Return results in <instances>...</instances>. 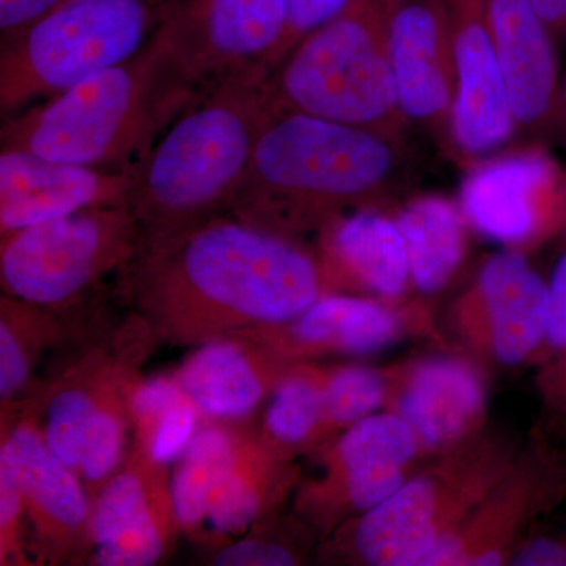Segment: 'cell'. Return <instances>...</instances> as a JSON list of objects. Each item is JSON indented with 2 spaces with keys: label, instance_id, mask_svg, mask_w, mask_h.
I'll list each match as a JSON object with an SVG mask.
<instances>
[{
  "label": "cell",
  "instance_id": "6da1fadb",
  "mask_svg": "<svg viewBox=\"0 0 566 566\" xmlns=\"http://www.w3.org/2000/svg\"><path fill=\"white\" fill-rule=\"evenodd\" d=\"M123 281L156 333L197 345L279 329L326 293L316 252L230 212L142 232Z\"/></svg>",
  "mask_w": 566,
  "mask_h": 566
},
{
  "label": "cell",
  "instance_id": "7a4b0ae2",
  "mask_svg": "<svg viewBox=\"0 0 566 566\" xmlns=\"http://www.w3.org/2000/svg\"><path fill=\"white\" fill-rule=\"evenodd\" d=\"M405 167L398 137L275 107L229 212L301 243L348 212L381 208Z\"/></svg>",
  "mask_w": 566,
  "mask_h": 566
},
{
  "label": "cell",
  "instance_id": "3957f363",
  "mask_svg": "<svg viewBox=\"0 0 566 566\" xmlns=\"http://www.w3.org/2000/svg\"><path fill=\"white\" fill-rule=\"evenodd\" d=\"M202 87L163 25L129 61L3 118L0 150L137 177Z\"/></svg>",
  "mask_w": 566,
  "mask_h": 566
},
{
  "label": "cell",
  "instance_id": "277c9868",
  "mask_svg": "<svg viewBox=\"0 0 566 566\" xmlns=\"http://www.w3.org/2000/svg\"><path fill=\"white\" fill-rule=\"evenodd\" d=\"M270 70L203 84L136 177L129 207L142 232H167L229 212L275 112Z\"/></svg>",
  "mask_w": 566,
  "mask_h": 566
},
{
  "label": "cell",
  "instance_id": "5b68a950",
  "mask_svg": "<svg viewBox=\"0 0 566 566\" xmlns=\"http://www.w3.org/2000/svg\"><path fill=\"white\" fill-rule=\"evenodd\" d=\"M520 441L488 427L428 461L382 504L319 543V560L357 566H422L515 463Z\"/></svg>",
  "mask_w": 566,
  "mask_h": 566
},
{
  "label": "cell",
  "instance_id": "8992f818",
  "mask_svg": "<svg viewBox=\"0 0 566 566\" xmlns=\"http://www.w3.org/2000/svg\"><path fill=\"white\" fill-rule=\"evenodd\" d=\"M398 0H349L271 70L275 107L398 137L406 122L390 66L389 24Z\"/></svg>",
  "mask_w": 566,
  "mask_h": 566
},
{
  "label": "cell",
  "instance_id": "52a82bcc",
  "mask_svg": "<svg viewBox=\"0 0 566 566\" xmlns=\"http://www.w3.org/2000/svg\"><path fill=\"white\" fill-rule=\"evenodd\" d=\"M172 6L174 0H63L0 40L2 120L139 54Z\"/></svg>",
  "mask_w": 566,
  "mask_h": 566
},
{
  "label": "cell",
  "instance_id": "ba28073f",
  "mask_svg": "<svg viewBox=\"0 0 566 566\" xmlns=\"http://www.w3.org/2000/svg\"><path fill=\"white\" fill-rule=\"evenodd\" d=\"M142 227L129 205L87 208L2 237L0 279L9 296L55 307L82 296L139 251Z\"/></svg>",
  "mask_w": 566,
  "mask_h": 566
},
{
  "label": "cell",
  "instance_id": "9c48e42d",
  "mask_svg": "<svg viewBox=\"0 0 566 566\" xmlns=\"http://www.w3.org/2000/svg\"><path fill=\"white\" fill-rule=\"evenodd\" d=\"M315 453L323 475L301 486L294 510L319 543L382 504L431 461L411 428L387 411L352 424Z\"/></svg>",
  "mask_w": 566,
  "mask_h": 566
},
{
  "label": "cell",
  "instance_id": "30bf717a",
  "mask_svg": "<svg viewBox=\"0 0 566 566\" xmlns=\"http://www.w3.org/2000/svg\"><path fill=\"white\" fill-rule=\"evenodd\" d=\"M549 283L527 253L501 248L450 304L439 345L490 367L534 363L546 334Z\"/></svg>",
  "mask_w": 566,
  "mask_h": 566
},
{
  "label": "cell",
  "instance_id": "8fae6325",
  "mask_svg": "<svg viewBox=\"0 0 566 566\" xmlns=\"http://www.w3.org/2000/svg\"><path fill=\"white\" fill-rule=\"evenodd\" d=\"M566 497V442L538 420L515 463L422 566L510 565L516 547Z\"/></svg>",
  "mask_w": 566,
  "mask_h": 566
},
{
  "label": "cell",
  "instance_id": "7c38bea8",
  "mask_svg": "<svg viewBox=\"0 0 566 566\" xmlns=\"http://www.w3.org/2000/svg\"><path fill=\"white\" fill-rule=\"evenodd\" d=\"M385 411L415 433L427 460L446 455L488 428V370L472 357L442 348L386 365Z\"/></svg>",
  "mask_w": 566,
  "mask_h": 566
},
{
  "label": "cell",
  "instance_id": "4fadbf2b",
  "mask_svg": "<svg viewBox=\"0 0 566 566\" xmlns=\"http://www.w3.org/2000/svg\"><path fill=\"white\" fill-rule=\"evenodd\" d=\"M557 180V164L542 147L485 156L465 174L458 205L476 233L527 253L564 226Z\"/></svg>",
  "mask_w": 566,
  "mask_h": 566
},
{
  "label": "cell",
  "instance_id": "5bb4252c",
  "mask_svg": "<svg viewBox=\"0 0 566 566\" xmlns=\"http://www.w3.org/2000/svg\"><path fill=\"white\" fill-rule=\"evenodd\" d=\"M289 0H174L166 28L202 84L252 69H274L289 31Z\"/></svg>",
  "mask_w": 566,
  "mask_h": 566
},
{
  "label": "cell",
  "instance_id": "9a60e30c",
  "mask_svg": "<svg viewBox=\"0 0 566 566\" xmlns=\"http://www.w3.org/2000/svg\"><path fill=\"white\" fill-rule=\"evenodd\" d=\"M434 307L416 296L390 303L359 294L324 293L294 322L263 334L293 364L329 354L370 356L406 338L430 337L439 344Z\"/></svg>",
  "mask_w": 566,
  "mask_h": 566
},
{
  "label": "cell",
  "instance_id": "2e32d148",
  "mask_svg": "<svg viewBox=\"0 0 566 566\" xmlns=\"http://www.w3.org/2000/svg\"><path fill=\"white\" fill-rule=\"evenodd\" d=\"M457 93L449 133L461 155L485 158L516 133L486 0H444Z\"/></svg>",
  "mask_w": 566,
  "mask_h": 566
},
{
  "label": "cell",
  "instance_id": "e0dca14e",
  "mask_svg": "<svg viewBox=\"0 0 566 566\" xmlns=\"http://www.w3.org/2000/svg\"><path fill=\"white\" fill-rule=\"evenodd\" d=\"M136 177L24 150H0V233L87 208L129 205Z\"/></svg>",
  "mask_w": 566,
  "mask_h": 566
},
{
  "label": "cell",
  "instance_id": "ac0fdd59",
  "mask_svg": "<svg viewBox=\"0 0 566 566\" xmlns=\"http://www.w3.org/2000/svg\"><path fill=\"white\" fill-rule=\"evenodd\" d=\"M161 469L140 450L128 468L111 476L88 520L93 564L148 566L166 556L178 524L169 485L159 480Z\"/></svg>",
  "mask_w": 566,
  "mask_h": 566
},
{
  "label": "cell",
  "instance_id": "d6986e66",
  "mask_svg": "<svg viewBox=\"0 0 566 566\" xmlns=\"http://www.w3.org/2000/svg\"><path fill=\"white\" fill-rule=\"evenodd\" d=\"M516 132L565 126L554 33L532 0H486Z\"/></svg>",
  "mask_w": 566,
  "mask_h": 566
},
{
  "label": "cell",
  "instance_id": "ffe728a7",
  "mask_svg": "<svg viewBox=\"0 0 566 566\" xmlns=\"http://www.w3.org/2000/svg\"><path fill=\"white\" fill-rule=\"evenodd\" d=\"M387 46L406 120L449 128L457 76L444 0H398Z\"/></svg>",
  "mask_w": 566,
  "mask_h": 566
},
{
  "label": "cell",
  "instance_id": "44dd1931",
  "mask_svg": "<svg viewBox=\"0 0 566 566\" xmlns=\"http://www.w3.org/2000/svg\"><path fill=\"white\" fill-rule=\"evenodd\" d=\"M326 293L359 294L401 303L412 297L411 268L392 212L363 208L318 234Z\"/></svg>",
  "mask_w": 566,
  "mask_h": 566
},
{
  "label": "cell",
  "instance_id": "7402d4cb",
  "mask_svg": "<svg viewBox=\"0 0 566 566\" xmlns=\"http://www.w3.org/2000/svg\"><path fill=\"white\" fill-rule=\"evenodd\" d=\"M293 363L275 352L262 331L223 335L200 344L175 375L200 415L240 420L273 392Z\"/></svg>",
  "mask_w": 566,
  "mask_h": 566
},
{
  "label": "cell",
  "instance_id": "603a6c76",
  "mask_svg": "<svg viewBox=\"0 0 566 566\" xmlns=\"http://www.w3.org/2000/svg\"><path fill=\"white\" fill-rule=\"evenodd\" d=\"M0 469L20 488L40 536L69 542L88 527L92 506L81 475L52 452L39 428L21 423L6 436Z\"/></svg>",
  "mask_w": 566,
  "mask_h": 566
},
{
  "label": "cell",
  "instance_id": "cb8c5ba5",
  "mask_svg": "<svg viewBox=\"0 0 566 566\" xmlns=\"http://www.w3.org/2000/svg\"><path fill=\"white\" fill-rule=\"evenodd\" d=\"M411 268L412 296L434 304L468 255V221L455 200L439 193L412 197L392 212Z\"/></svg>",
  "mask_w": 566,
  "mask_h": 566
},
{
  "label": "cell",
  "instance_id": "d4e9b609",
  "mask_svg": "<svg viewBox=\"0 0 566 566\" xmlns=\"http://www.w3.org/2000/svg\"><path fill=\"white\" fill-rule=\"evenodd\" d=\"M297 469L259 439H240L237 457L212 491L208 527L222 536H240L281 504L296 483Z\"/></svg>",
  "mask_w": 566,
  "mask_h": 566
},
{
  "label": "cell",
  "instance_id": "484cf974",
  "mask_svg": "<svg viewBox=\"0 0 566 566\" xmlns=\"http://www.w3.org/2000/svg\"><path fill=\"white\" fill-rule=\"evenodd\" d=\"M326 367L293 364L270 395L262 438L279 455L294 460L326 444L323 424V382Z\"/></svg>",
  "mask_w": 566,
  "mask_h": 566
},
{
  "label": "cell",
  "instance_id": "4316f807",
  "mask_svg": "<svg viewBox=\"0 0 566 566\" xmlns=\"http://www.w3.org/2000/svg\"><path fill=\"white\" fill-rule=\"evenodd\" d=\"M240 439L221 424L199 428L193 436L169 480L170 504L178 527L193 531L207 521L212 491L232 465Z\"/></svg>",
  "mask_w": 566,
  "mask_h": 566
},
{
  "label": "cell",
  "instance_id": "83f0119b",
  "mask_svg": "<svg viewBox=\"0 0 566 566\" xmlns=\"http://www.w3.org/2000/svg\"><path fill=\"white\" fill-rule=\"evenodd\" d=\"M385 367L345 364L326 367L323 382V424L326 442L365 417L385 411Z\"/></svg>",
  "mask_w": 566,
  "mask_h": 566
},
{
  "label": "cell",
  "instance_id": "f1b7e54d",
  "mask_svg": "<svg viewBox=\"0 0 566 566\" xmlns=\"http://www.w3.org/2000/svg\"><path fill=\"white\" fill-rule=\"evenodd\" d=\"M112 387V381L91 385L88 379H74L70 385L59 387L48 401L41 433L52 452L76 472L93 416Z\"/></svg>",
  "mask_w": 566,
  "mask_h": 566
},
{
  "label": "cell",
  "instance_id": "f546056e",
  "mask_svg": "<svg viewBox=\"0 0 566 566\" xmlns=\"http://www.w3.org/2000/svg\"><path fill=\"white\" fill-rule=\"evenodd\" d=\"M129 394L120 385L112 387L93 416L77 465L84 482L103 483L117 471L126 444V420L132 419Z\"/></svg>",
  "mask_w": 566,
  "mask_h": 566
},
{
  "label": "cell",
  "instance_id": "4dcf8cb0",
  "mask_svg": "<svg viewBox=\"0 0 566 566\" xmlns=\"http://www.w3.org/2000/svg\"><path fill=\"white\" fill-rule=\"evenodd\" d=\"M549 314L546 334L536 353V385L547 381L566 367V251L558 256L549 281Z\"/></svg>",
  "mask_w": 566,
  "mask_h": 566
},
{
  "label": "cell",
  "instance_id": "1f68e13d",
  "mask_svg": "<svg viewBox=\"0 0 566 566\" xmlns=\"http://www.w3.org/2000/svg\"><path fill=\"white\" fill-rule=\"evenodd\" d=\"M199 416L196 406L182 398L158 420L150 438L140 446L142 452L159 468L178 463L199 431Z\"/></svg>",
  "mask_w": 566,
  "mask_h": 566
},
{
  "label": "cell",
  "instance_id": "d6a6232c",
  "mask_svg": "<svg viewBox=\"0 0 566 566\" xmlns=\"http://www.w3.org/2000/svg\"><path fill=\"white\" fill-rule=\"evenodd\" d=\"M308 539H275L273 536L238 538L222 547L212 564L221 566H293L305 560Z\"/></svg>",
  "mask_w": 566,
  "mask_h": 566
},
{
  "label": "cell",
  "instance_id": "836d02e7",
  "mask_svg": "<svg viewBox=\"0 0 566 566\" xmlns=\"http://www.w3.org/2000/svg\"><path fill=\"white\" fill-rule=\"evenodd\" d=\"M185 398L175 376H153L134 386L129 394V415L137 428L142 446L153 428L172 406Z\"/></svg>",
  "mask_w": 566,
  "mask_h": 566
},
{
  "label": "cell",
  "instance_id": "e575fe53",
  "mask_svg": "<svg viewBox=\"0 0 566 566\" xmlns=\"http://www.w3.org/2000/svg\"><path fill=\"white\" fill-rule=\"evenodd\" d=\"M31 374V356L9 315L2 312L0 323V395L11 400L28 382Z\"/></svg>",
  "mask_w": 566,
  "mask_h": 566
},
{
  "label": "cell",
  "instance_id": "d590c367",
  "mask_svg": "<svg viewBox=\"0 0 566 566\" xmlns=\"http://www.w3.org/2000/svg\"><path fill=\"white\" fill-rule=\"evenodd\" d=\"M348 2L349 0H289V31L279 61L297 41L335 17Z\"/></svg>",
  "mask_w": 566,
  "mask_h": 566
},
{
  "label": "cell",
  "instance_id": "8d00e7d4",
  "mask_svg": "<svg viewBox=\"0 0 566 566\" xmlns=\"http://www.w3.org/2000/svg\"><path fill=\"white\" fill-rule=\"evenodd\" d=\"M509 566H566V532H536L521 542Z\"/></svg>",
  "mask_w": 566,
  "mask_h": 566
},
{
  "label": "cell",
  "instance_id": "74e56055",
  "mask_svg": "<svg viewBox=\"0 0 566 566\" xmlns=\"http://www.w3.org/2000/svg\"><path fill=\"white\" fill-rule=\"evenodd\" d=\"M63 0H0V40L10 39L41 20Z\"/></svg>",
  "mask_w": 566,
  "mask_h": 566
},
{
  "label": "cell",
  "instance_id": "f35d334b",
  "mask_svg": "<svg viewBox=\"0 0 566 566\" xmlns=\"http://www.w3.org/2000/svg\"><path fill=\"white\" fill-rule=\"evenodd\" d=\"M24 501L20 488L6 471L0 469V527H2V549L10 543L11 532L18 527Z\"/></svg>",
  "mask_w": 566,
  "mask_h": 566
},
{
  "label": "cell",
  "instance_id": "ab89813d",
  "mask_svg": "<svg viewBox=\"0 0 566 566\" xmlns=\"http://www.w3.org/2000/svg\"><path fill=\"white\" fill-rule=\"evenodd\" d=\"M554 35H566V0H532Z\"/></svg>",
  "mask_w": 566,
  "mask_h": 566
},
{
  "label": "cell",
  "instance_id": "60d3db41",
  "mask_svg": "<svg viewBox=\"0 0 566 566\" xmlns=\"http://www.w3.org/2000/svg\"><path fill=\"white\" fill-rule=\"evenodd\" d=\"M547 427H549L551 430H553L554 433L558 436V438L564 439V441L566 442V412L565 416L562 417L560 420H558V422L554 424H547Z\"/></svg>",
  "mask_w": 566,
  "mask_h": 566
},
{
  "label": "cell",
  "instance_id": "b9f144b4",
  "mask_svg": "<svg viewBox=\"0 0 566 566\" xmlns=\"http://www.w3.org/2000/svg\"><path fill=\"white\" fill-rule=\"evenodd\" d=\"M562 111H564L565 126H566V74L562 81Z\"/></svg>",
  "mask_w": 566,
  "mask_h": 566
}]
</instances>
